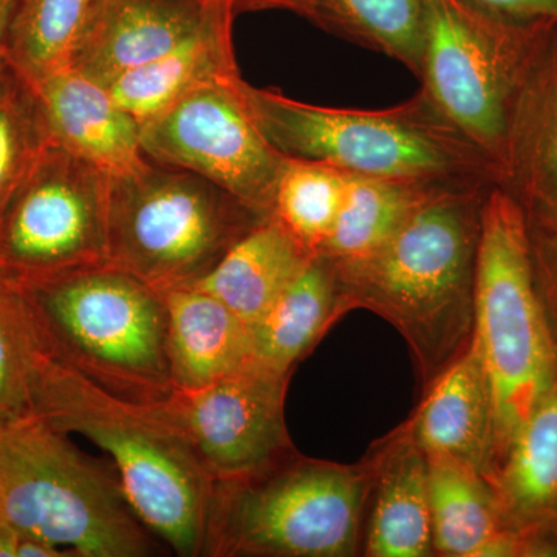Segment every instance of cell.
Returning <instances> with one entry per match:
<instances>
[{
	"instance_id": "cell-13",
	"label": "cell",
	"mask_w": 557,
	"mask_h": 557,
	"mask_svg": "<svg viewBox=\"0 0 557 557\" xmlns=\"http://www.w3.org/2000/svg\"><path fill=\"white\" fill-rule=\"evenodd\" d=\"M225 11L226 0H97L69 65L108 86L174 49Z\"/></svg>"
},
{
	"instance_id": "cell-18",
	"label": "cell",
	"mask_w": 557,
	"mask_h": 557,
	"mask_svg": "<svg viewBox=\"0 0 557 557\" xmlns=\"http://www.w3.org/2000/svg\"><path fill=\"white\" fill-rule=\"evenodd\" d=\"M161 293L175 391L208 386L256 359L251 327L222 300L197 287Z\"/></svg>"
},
{
	"instance_id": "cell-29",
	"label": "cell",
	"mask_w": 557,
	"mask_h": 557,
	"mask_svg": "<svg viewBox=\"0 0 557 557\" xmlns=\"http://www.w3.org/2000/svg\"><path fill=\"white\" fill-rule=\"evenodd\" d=\"M46 143L33 91L10 69L0 76V219Z\"/></svg>"
},
{
	"instance_id": "cell-8",
	"label": "cell",
	"mask_w": 557,
	"mask_h": 557,
	"mask_svg": "<svg viewBox=\"0 0 557 557\" xmlns=\"http://www.w3.org/2000/svg\"><path fill=\"white\" fill-rule=\"evenodd\" d=\"M265 219L209 180L148 160L110 180L109 260L160 292L190 287Z\"/></svg>"
},
{
	"instance_id": "cell-33",
	"label": "cell",
	"mask_w": 557,
	"mask_h": 557,
	"mask_svg": "<svg viewBox=\"0 0 557 557\" xmlns=\"http://www.w3.org/2000/svg\"><path fill=\"white\" fill-rule=\"evenodd\" d=\"M17 0H0V76L9 72V36Z\"/></svg>"
},
{
	"instance_id": "cell-14",
	"label": "cell",
	"mask_w": 557,
	"mask_h": 557,
	"mask_svg": "<svg viewBox=\"0 0 557 557\" xmlns=\"http://www.w3.org/2000/svg\"><path fill=\"white\" fill-rule=\"evenodd\" d=\"M47 141L110 175L145 164L141 123L113 100L108 87L73 67L28 84Z\"/></svg>"
},
{
	"instance_id": "cell-12",
	"label": "cell",
	"mask_w": 557,
	"mask_h": 557,
	"mask_svg": "<svg viewBox=\"0 0 557 557\" xmlns=\"http://www.w3.org/2000/svg\"><path fill=\"white\" fill-rule=\"evenodd\" d=\"M288 379L252 359L208 386L177 388L159 409L215 482L245 478L296 453L284 416Z\"/></svg>"
},
{
	"instance_id": "cell-19",
	"label": "cell",
	"mask_w": 557,
	"mask_h": 557,
	"mask_svg": "<svg viewBox=\"0 0 557 557\" xmlns=\"http://www.w3.org/2000/svg\"><path fill=\"white\" fill-rule=\"evenodd\" d=\"M236 17L225 11L174 49L116 76L106 86L113 100L143 124L201 84L237 75Z\"/></svg>"
},
{
	"instance_id": "cell-25",
	"label": "cell",
	"mask_w": 557,
	"mask_h": 557,
	"mask_svg": "<svg viewBox=\"0 0 557 557\" xmlns=\"http://www.w3.org/2000/svg\"><path fill=\"white\" fill-rule=\"evenodd\" d=\"M311 22L362 49L398 61L417 76L423 0H309Z\"/></svg>"
},
{
	"instance_id": "cell-31",
	"label": "cell",
	"mask_w": 557,
	"mask_h": 557,
	"mask_svg": "<svg viewBox=\"0 0 557 557\" xmlns=\"http://www.w3.org/2000/svg\"><path fill=\"white\" fill-rule=\"evenodd\" d=\"M486 9L520 20L557 21V0H472Z\"/></svg>"
},
{
	"instance_id": "cell-11",
	"label": "cell",
	"mask_w": 557,
	"mask_h": 557,
	"mask_svg": "<svg viewBox=\"0 0 557 557\" xmlns=\"http://www.w3.org/2000/svg\"><path fill=\"white\" fill-rule=\"evenodd\" d=\"M240 73L209 81L141 124L146 160L209 180L263 218L287 157L259 129Z\"/></svg>"
},
{
	"instance_id": "cell-20",
	"label": "cell",
	"mask_w": 557,
	"mask_h": 557,
	"mask_svg": "<svg viewBox=\"0 0 557 557\" xmlns=\"http://www.w3.org/2000/svg\"><path fill=\"white\" fill-rule=\"evenodd\" d=\"M426 458L434 553L520 556L518 541L505 530L496 494L485 475L454 458Z\"/></svg>"
},
{
	"instance_id": "cell-3",
	"label": "cell",
	"mask_w": 557,
	"mask_h": 557,
	"mask_svg": "<svg viewBox=\"0 0 557 557\" xmlns=\"http://www.w3.org/2000/svg\"><path fill=\"white\" fill-rule=\"evenodd\" d=\"M14 284L40 350L58 364L137 405L174 394L160 289L112 262Z\"/></svg>"
},
{
	"instance_id": "cell-7",
	"label": "cell",
	"mask_w": 557,
	"mask_h": 557,
	"mask_svg": "<svg viewBox=\"0 0 557 557\" xmlns=\"http://www.w3.org/2000/svg\"><path fill=\"white\" fill-rule=\"evenodd\" d=\"M373 478V460L343 467L293 453L255 474L218 480L203 556H351Z\"/></svg>"
},
{
	"instance_id": "cell-1",
	"label": "cell",
	"mask_w": 557,
	"mask_h": 557,
	"mask_svg": "<svg viewBox=\"0 0 557 557\" xmlns=\"http://www.w3.org/2000/svg\"><path fill=\"white\" fill-rule=\"evenodd\" d=\"M494 185L435 190L376 251L350 262L329 260L343 311L366 307L391 321L428 384L471 343L483 205Z\"/></svg>"
},
{
	"instance_id": "cell-30",
	"label": "cell",
	"mask_w": 557,
	"mask_h": 557,
	"mask_svg": "<svg viewBox=\"0 0 557 557\" xmlns=\"http://www.w3.org/2000/svg\"><path fill=\"white\" fill-rule=\"evenodd\" d=\"M523 211L534 287L557 348V209Z\"/></svg>"
},
{
	"instance_id": "cell-5",
	"label": "cell",
	"mask_w": 557,
	"mask_h": 557,
	"mask_svg": "<svg viewBox=\"0 0 557 557\" xmlns=\"http://www.w3.org/2000/svg\"><path fill=\"white\" fill-rule=\"evenodd\" d=\"M39 416L0 426V520L70 557L152 556L115 469Z\"/></svg>"
},
{
	"instance_id": "cell-6",
	"label": "cell",
	"mask_w": 557,
	"mask_h": 557,
	"mask_svg": "<svg viewBox=\"0 0 557 557\" xmlns=\"http://www.w3.org/2000/svg\"><path fill=\"white\" fill-rule=\"evenodd\" d=\"M471 341L493 395L490 480L557 380V348L534 287L525 211L498 185L483 205Z\"/></svg>"
},
{
	"instance_id": "cell-10",
	"label": "cell",
	"mask_w": 557,
	"mask_h": 557,
	"mask_svg": "<svg viewBox=\"0 0 557 557\" xmlns=\"http://www.w3.org/2000/svg\"><path fill=\"white\" fill-rule=\"evenodd\" d=\"M110 180L47 141L0 219V271L20 284L110 262Z\"/></svg>"
},
{
	"instance_id": "cell-22",
	"label": "cell",
	"mask_w": 557,
	"mask_h": 557,
	"mask_svg": "<svg viewBox=\"0 0 557 557\" xmlns=\"http://www.w3.org/2000/svg\"><path fill=\"white\" fill-rule=\"evenodd\" d=\"M313 255L276 218L260 222L190 287L222 300L252 325L299 276Z\"/></svg>"
},
{
	"instance_id": "cell-2",
	"label": "cell",
	"mask_w": 557,
	"mask_h": 557,
	"mask_svg": "<svg viewBox=\"0 0 557 557\" xmlns=\"http://www.w3.org/2000/svg\"><path fill=\"white\" fill-rule=\"evenodd\" d=\"M33 405L54 428L83 435L109 454L132 509L153 536L175 555L203 556L215 480L159 405L113 397L42 350Z\"/></svg>"
},
{
	"instance_id": "cell-9",
	"label": "cell",
	"mask_w": 557,
	"mask_h": 557,
	"mask_svg": "<svg viewBox=\"0 0 557 557\" xmlns=\"http://www.w3.org/2000/svg\"><path fill=\"white\" fill-rule=\"evenodd\" d=\"M553 20H520L472 0H423L420 91L500 174L509 110Z\"/></svg>"
},
{
	"instance_id": "cell-15",
	"label": "cell",
	"mask_w": 557,
	"mask_h": 557,
	"mask_svg": "<svg viewBox=\"0 0 557 557\" xmlns=\"http://www.w3.org/2000/svg\"><path fill=\"white\" fill-rule=\"evenodd\" d=\"M487 482L520 557L557 556V380Z\"/></svg>"
},
{
	"instance_id": "cell-26",
	"label": "cell",
	"mask_w": 557,
	"mask_h": 557,
	"mask_svg": "<svg viewBox=\"0 0 557 557\" xmlns=\"http://www.w3.org/2000/svg\"><path fill=\"white\" fill-rule=\"evenodd\" d=\"M97 0H17L9 36L10 67L27 84L67 67Z\"/></svg>"
},
{
	"instance_id": "cell-23",
	"label": "cell",
	"mask_w": 557,
	"mask_h": 557,
	"mask_svg": "<svg viewBox=\"0 0 557 557\" xmlns=\"http://www.w3.org/2000/svg\"><path fill=\"white\" fill-rule=\"evenodd\" d=\"M341 313L335 273L327 259L313 256L269 311L249 325L255 358L269 368L292 373Z\"/></svg>"
},
{
	"instance_id": "cell-24",
	"label": "cell",
	"mask_w": 557,
	"mask_h": 557,
	"mask_svg": "<svg viewBox=\"0 0 557 557\" xmlns=\"http://www.w3.org/2000/svg\"><path fill=\"white\" fill-rule=\"evenodd\" d=\"M450 185L460 183L350 174L338 219L317 256L335 263L366 258L383 247L435 190Z\"/></svg>"
},
{
	"instance_id": "cell-4",
	"label": "cell",
	"mask_w": 557,
	"mask_h": 557,
	"mask_svg": "<svg viewBox=\"0 0 557 557\" xmlns=\"http://www.w3.org/2000/svg\"><path fill=\"white\" fill-rule=\"evenodd\" d=\"M259 129L287 159L362 177L496 183L493 163L417 91L387 109L325 108L242 84Z\"/></svg>"
},
{
	"instance_id": "cell-27",
	"label": "cell",
	"mask_w": 557,
	"mask_h": 557,
	"mask_svg": "<svg viewBox=\"0 0 557 557\" xmlns=\"http://www.w3.org/2000/svg\"><path fill=\"white\" fill-rule=\"evenodd\" d=\"M348 178L350 174L329 164L285 159L271 215L317 256L338 219Z\"/></svg>"
},
{
	"instance_id": "cell-28",
	"label": "cell",
	"mask_w": 557,
	"mask_h": 557,
	"mask_svg": "<svg viewBox=\"0 0 557 557\" xmlns=\"http://www.w3.org/2000/svg\"><path fill=\"white\" fill-rule=\"evenodd\" d=\"M39 350L20 288L0 271V426L35 416L33 380Z\"/></svg>"
},
{
	"instance_id": "cell-32",
	"label": "cell",
	"mask_w": 557,
	"mask_h": 557,
	"mask_svg": "<svg viewBox=\"0 0 557 557\" xmlns=\"http://www.w3.org/2000/svg\"><path fill=\"white\" fill-rule=\"evenodd\" d=\"M237 14L256 13V11H288L298 14L304 20L313 17L309 0H228Z\"/></svg>"
},
{
	"instance_id": "cell-21",
	"label": "cell",
	"mask_w": 557,
	"mask_h": 557,
	"mask_svg": "<svg viewBox=\"0 0 557 557\" xmlns=\"http://www.w3.org/2000/svg\"><path fill=\"white\" fill-rule=\"evenodd\" d=\"M375 461L372 515L366 555L423 557L432 548L428 458L406 429L381 450Z\"/></svg>"
},
{
	"instance_id": "cell-17",
	"label": "cell",
	"mask_w": 557,
	"mask_h": 557,
	"mask_svg": "<svg viewBox=\"0 0 557 557\" xmlns=\"http://www.w3.org/2000/svg\"><path fill=\"white\" fill-rule=\"evenodd\" d=\"M409 429L424 456L454 458L487 479L493 457V395L472 341L432 381Z\"/></svg>"
},
{
	"instance_id": "cell-16",
	"label": "cell",
	"mask_w": 557,
	"mask_h": 557,
	"mask_svg": "<svg viewBox=\"0 0 557 557\" xmlns=\"http://www.w3.org/2000/svg\"><path fill=\"white\" fill-rule=\"evenodd\" d=\"M497 185L525 209H557V21L534 51L509 110Z\"/></svg>"
}]
</instances>
